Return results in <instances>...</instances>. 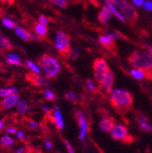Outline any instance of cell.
<instances>
[{
    "label": "cell",
    "mask_w": 152,
    "mask_h": 153,
    "mask_svg": "<svg viewBox=\"0 0 152 153\" xmlns=\"http://www.w3.org/2000/svg\"><path fill=\"white\" fill-rule=\"evenodd\" d=\"M27 124L32 128H39V125H37V123L35 122V121H33V120H28L27 121Z\"/></svg>",
    "instance_id": "39"
},
{
    "label": "cell",
    "mask_w": 152,
    "mask_h": 153,
    "mask_svg": "<svg viewBox=\"0 0 152 153\" xmlns=\"http://www.w3.org/2000/svg\"><path fill=\"white\" fill-rule=\"evenodd\" d=\"M29 107L25 100H19L18 103L16 104V111L19 115H24L27 112Z\"/></svg>",
    "instance_id": "20"
},
{
    "label": "cell",
    "mask_w": 152,
    "mask_h": 153,
    "mask_svg": "<svg viewBox=\"0 0 152 153\" xmlns=\"http://www.w3.org/2000/svg\"><path fill=\"white\" fill-rule=\"evenodd\" d=\"M33 29L35 31V33L39 36L40 37H45L47 36V33H48V29L47 27V26L39 23V22H36L34 24V27H33Z\"/></svg>",
    "instance_id": "18"
},
{
    "label": "cell",
    "mask_w": 152,
    "mask_h": 153,
    "mask_svg": "<svg viewBox=\"0 0 152 153\" xmlns=\"http://www.w3.org/2000/svg\"><path fill=\"white\" fill-rule=\"evenodd\" d=\"M39 23H41V24H43L45 26H47L48 25V19L45 16H43V15L42 16H39Z\"/></svg>",
    "instance_id": "36"
},
{
    "label": "cell",
    "mask_w": 152,
    "mask_h": 153,
    "mask_svg": "<svg viewBox=\"0 0 152 153\" xmlns=\"http://www.w3.org/2000/svg\"><path fill=\"white\" fill-rule=\"evenodd\" d=\"M109 1L114 5V6H116L118 7L119 9L127 4V0H109Z\"/></svg>",
    "instance_id": "31"
},
{
    "label": "cell",
    "mask_w": 152,
    "mask_h": 153,
    "mask_svg": "<svg viewBox=\"0 0 152 153\" xmlns=\"http://www.w3.org/2000/svg\"><path fill=\"white\" fill-rule=\"evenodd\" d=\"M79 55H80V49L75 48H70V50H69V52L67 53V56L71 59H77L78 57L79 56Z\"/></svg>",
    "instance_id": "25"
},
{
    "label": "cell",
    "mask_w": 152,
    "mask_h": 153,
    "mask_svg": "<svg viewBox=\"0 0 152 153\" xmlns=\"http://www.w3.org/2000/svg\"><path fill=\"white\" fill-rule=\"evenodd\" d=\"M7 132L8 133V134H13V135H14V134H16V128H13V127H8V128H7Z\"/></svg>",
    "instance_id": "40"
},
{
    "label": "cell",
    "mask_w": 152,
    "mask_h": 153,
    "mask_svg": "<svg viewBox=\"0 0 152 153\" xmlns=\"http://www.w3.org/2000/svg\"><path fill=\"white\" fill-rule=\"evenodd\" d=\"M45 145H46V148H47V149H52V143H51L50 141H48V140H46V141H45Z\"/></svg>",
    "instance_id": "45"
},
{
    "label": "cell",
    "mask_w": 152,
    "mask_h": 153,
    "mask_svg": "<svg viewBox=\"0 0 152 153\" xmlns=\"http://www.w3.org/2000/svg\"><path fill=\"white\" fill-rule=\"evenodd\" d=\"M65 99L69 101V102H72V103H75L76 101L78 100V98H77V95H76V93L74 91H68L67 93H65L64 95Z\"/></svg>",
    "instance_id": "27"
},
{
    "label": "cell",
    "mask_w": 152,
    "mask_h": 153,
    "mask_svg": "<svg viewBox=\"0 0 152 153\" xmlns=\"http://www.w3.org/2000/svg\"><path fill=\"white\" fill-rule=\"evenodd\" d=\"M16 135L19 140H24L25 139V133L22 130H17L16 133Z\"/></svg>",
    "instance_id": "37"
},
{
    "label": "cell",
    "mask_w": 152,
    "mask_h": 153,
    "mask_svg": "<svg viewBox=\"0 0 152 153\" xmlns=\"http://www.w3.org/2000/svg\"><path fill=\"white\" fill-rule=\"evenodd\" d=\"M19 95L18 93H14V94H11L7 97L4 98V100L1 101V104H0V107H1L2 109L4 110H8L10 108H12L13 107H15L18 101H19Z\"/></svg>",
    "instance_id": "9"
},
{
    "label": "cell",
    "mask_w": 152,
    "mask_h": 153,
    "mask_svg": "<svg viewBox=\"0 0 152 153\" xmlns=\"http://www.w3.org/2000/svg\"><path fill=\"white\" fill-rule=\"evenodd\" d=\"M138 122L140 129L144 131H152V126L149 124L148 119L145 116H139L138 118Z\"/></svg>",
    "instance_id": "19"
},
{
    "label": "cell",
    "mask_w": 152,
    "mask_h": 153,
    "mask_svg": "<svg viewBox=\"0 0 152 153\" xmlns=\"http://www.w3.org/2000/svg\"><path fill=\"white\" fill-rule=\"evenodd\" d=\"M55 47L61 55H67L70 50V38L69 36L62 32H56V36L55 40Z\"/></svg>",
    "instance_id": "5"
},
{
    "label": "cell",
    "mask_w": 152,
    "mask_h": 153,
    "mask_svg": "<svg viewBox=\"0 0 152 153\" xmlns=\"http://www.w3.org/2000/svg\"><path fill=\"white\" fill-rule=\"evenodd\" d=\"M6 126V120H0V131H1L2 129H4Z\"/></svg>",
    "instance_id": "43"
},
{
    "label": "cell",
    "mask_w": 152,
    "mask_h": 153,
    "mask_svg": "<svg viewBox=\"0 0 152 153\" xmlns=\"http://www.w3.org/2000/svg\"><path fill=\"white\" fill-rule=\"evenodd\" d=\"M115 125V121L112 118H105L99 121V128L104 132H110Z\"/></svg>",
    "instance_id": "17"
},
{
    "label": "cell",
    "mask_w": 152,
    "mask_h": 153,
    "mask_svg": "<svg viewBox=\"0 0 152 153\" xmlns=\"http://www.w3.org/2000/svg\"><path fill=\"white\" fill-rule=\"evenodd\" d=\"M120 12L124 16L126 20H128L131 25H135L136 22L138 21L139 14H138L136 8L133 6L129 5L128 3H127L120 8Z\"/></svg>",
    "instance_id": "7"
},
{
    "label": "cell",
    "mask_w": 152,
    "mask_h": 153,
    "mask_svg": "<svg viewBox=\"0 0 152 153\" xmlns=\"http://www.w3.org/2000/svg\"><path fill=\"white\" fill-rule=\"evenodd\" d=\"M0 47L4 49H7V50H10L13 48V46H12L11 42L9 41V39L5 37L2 34H0Z\"/></svg>",
    "instance_id": "21"
},
{
    "label": "cell",
    "mask_w": 152,
    "mask_h": 153,
    "mask_svg": "<svg viewBox=\"0 0 152 153\" xmlns=\"http://www.w3.org/2000/svg\"><path fill=\"white\" fill-rule=\"evenodd\" d=\"M130 75L134 78L135 79H145V73L140 70V69H137V68H134V69H131L130 70Z\"/></svg>",
    "instance_id": "23"
},
{
    "label": "cell",
    "mask_w": 152,
    "mask_h": 153,
    "mask_svg": "<svg viewBox=\"0 0 152 153\" xmlns=\"http://www.w3.org/2000/svg\"><path fill=\"white\" fill-rule=\"evenodd\" d=\"M110 135L112 139L116 140H121L125 143H131L133 141L132 137L128 135V132L126 127L123 125L116 124L114 125L113 128L110 131Z\"/></svg>",
    "instance_id": "6"
},
{
    "label": "cell",
    "mask_w": 152,
    "mask_h": 153,
    "mask_svg": "<svg viewBox=\"0 0 152 153\" xmlns=\"http://www.w3.org/2000/svg\"><path fill=\"white\" fill-rule=\"evenodd\" d=\"M114 80H115V74L112 70H108L105 76V78L101 83V87L104 90L105 93L107 94H110L111 90H112V87H113V84H114Z\"/></svg>",
    "instance_id": "12"
},
{
    "label": "cell",
    "mask_w": 152,
    "mask_h": 153,
    "mask_svg": "<svg viewBox=\"0 0 152 153\" xmlns=\"http://www.w3.org/2000/svg\"><path fill=\"white\" fill-rule=\"evenodd\" d=\"M44 96H45L46 100H49V101H54L56 99L55 93L53 91H51L50 89H45L44 90Z\"/></svg>",
    "instance_id": "28"
},
{
    "label": "cell",
    "mask_w": 152,
    "mask_h": 153,
    "mask_svg": "<svg viewBox=\"0 0 152 153\" xmlns=\"http://www.w3.org/2000/svg\"><path fill=\"white\" fill-rule=\"evenodd\" d=\"M111 16H112V14H111L110 10L108 8L107 6H105V7H103L101 8V10H100L99 13V16H98L99 21L102 25L107 26V25H108V23H109V21H110Z\"/></svg>",
    "instance_id": "14"
},
{
    "label": "cell",
    "mask_w": 152,
    "mask_h": 153,
    "mask_svg": "<svg viewBox=\"0 0 152 153\" xmlns=\"http://www.w3.org/2000/svg\"><path fill=\"white\" fill-rule=\"evenodd\" d=\"M50 1L61 8H66L68 4V0H50Z\"/></svg>",
    "instance_id": "30"
},
{
    "label": "cell",
    "mask_w": 152,
    "mask_h": 153,
    "mask_svg": "<svg viewBox=\"0 0 152 153\" xmlns=\"http://www.w3.org/2000/svg\"><path fill=\"white\" fill-rule=\"evenodd\" d=\"M132 1H133V4H134L135 6L141 7V6H143L145 0H132Z\"/></svg>",
    "instance_id": "38"
},
{
    "label": "cell",
    "mask_w": 152,
    "mask_h": 153,
    "mask_svg": "<svg viewBox=\"0 0 152 153\" xmlns=\"http://www.w3.org/2000/svg\"><path fill=\"white\" fill-rule=\"evenodd\" d=\"M143 7L148 11H152V1H150V0H147V1H145L143 4Z\"/></svg>",
    "instance_id": "35"
},
{
    "label": "cell",
    "mask_w": 152,
    "mask_h": 153,
    "mask_svg": "<svg viewBox=\"0 0 152 153\" xmlns=\"http://www.w3.org/2000/svg\"><path fill=\"white\" fill-rule=\"evenodd\" d=\"M2 23H3V25L6 27H7V28H10V29H12V28H15L16 27V24H15V22L14 21H12L11 19H9V18H2Z\"/></svg>",
    "instance_id": "29"
},
{
    "label": "cell",
    "mask_w": 152,
    "mask_h": 153,
    "mask_svg": "<svg viewBox=\"0 0 152 153\" xmlns=\"http://www.w3.org/2000/svg\"><path fill=\"white\" fill-rule=\"evenodd\" d=\"M7 64H10V65H13V66H21V65H22L21 60L9 59V57H8V59H7Z\"/></svg>",
    "instance_id": "32"
},
{
    "label": "cell",
    "mask_w": 152,
    "mask_h": 153,
    "mask_svg": "<svg viewBox=\"0 0 152 153\" xmlns=\"http://www.w3.org/2000/svg\"><path fill=\"white\" fill-rule=\"evenodd\" d=\"M114 39H115V38L113 36H111L108 34H104L99 36V41L101 44V46L104 47L106 49H108V51L114 52L117 50V46H116V43Z\"/></svg>",
    "instance_id": "10"
},
{
    "label": "cell",
    "mask_w": 152,
    "mask_h": 153,
    "mask_svg": "<svg viewBox=\"0 0 152 153\" xmlns=\"http://www.w3.org/2000/svg\"><path fill=\"white\" fill-rule=\"evenodd\" d=\"M27 79L32 83L34 86L36 87H39V88H45L48 85V81L46 78L44 76H40V75H37L35 73H29L27 75Z\"/></svg>",
    "instance_id": "11"
},
{
    "label": "cell",
    "mask_w": 152,
    "mask_h": 153,
    "mask_svg": "<svg viewBox=\"0 0 152 153\" xmlns=\"http://www.w3.org/2000/svg\"><path fill=\"white\" fill-rule=\"evenodd\" d=\"M110 103L116 109L126 112L132 107L133 98L128 91L116 88L110 92Z\"/></svg>",
    "instance_id": "2"
},
{
    "label": "cell",
    "mask_w": 152,
    "mask_h": 153,
    "mask_svg": "<svg viewBox=\"0 0 152 153\" xmlns=\"http://www.w3.org/2000/svg\"><path fill=\"white\" fill-rule=\"evenodd\" d=\"M26 64H27V67L28 68H30L31 71H32L33 73L37 74V75H40L41 70H40L39 67L37 66L36 64H35L34 62H32V61H30V60H27V61L26 62Z\"/></svg>",
    "instance_id": "24"
},
{
    "label": "cell",
    "mask_w": 152,
    "mask_h": 153,
    "mask_svg": "<svg viewBox=\"0 0 152 153\" xmlns=\"http://www.w3.org/2000/svg\"><path fill=\"white\" fill-rule=\"evenodd\" d=\"M42 109L47 114V115H49V114H51V109L47 107V106H43L42 107Z\"/></svg>",
    "instance_id": "44"
},
{
    "label": "cell",
    "mask_w": 152,
    "mask_h": 153,
    "mask_svg": "<svg viewBox=\"0 0 152 153\" xmlns=\"http://www.w3.org/2000/svg\"><path fill=\"white\" fill-rule=\"evenodd\" d=\"M75 116L76 119L78 120L79 128H80V132H79V139L81 141H84L86 139V135H87V132L88 130V123L87 120L85 117V115L82 111H76L75 113Z\"/></svg>",
    "instance_id": "8"
},
{
    "label": "cell",
    "mask_w": 152,
    "mask_h": 153,
    "mask_svg": "<svg viewBox=\"0 0 152 153\" xmlns=\"http://www.w3.org/2000/svg\"><path fill=\"white\" fill-rule=\"evenodd\" d=\"M53 121L56 127V128L59 130H63L65 128V124H64V120L62 118V114L61 111L59 108V106H55L54 107V110H53Z\"/></svg>",
    "instance_id": "13"
},
{
    "label": "cell",
    "mask_w": 152,
    "mask_h": 153,
    "mask_svg": "<svg viewBox=\"0 0 152 153\" xmlns=\"http://www.w3.org/2000/svg\"><path fill=\"white\" fill-rule=\"evenodd\" d=\"M8 57H9V59L20 60V56H17V55H16V54H9V55H8Z\"/></svg>",
    "instance_id": "41"
},
{
    "label": "cell",
    "mask_w": 152,
    "mask_h": 153,
    "mask_svg": "<svg viewBox=\"0 0 152 153\" xmlns=\"http://www.w3.org/2000/svg\"><path fill=\"white\" fill-rule=\"evenodd\" d=\"M105 3H106V6L108 7V8L110 10L111 14H113L117 18H119L121 22H124V23L126 22V19H125L124 16L121 14L120 10H119V9L117 8L116 6H114V5L109 1V0H105Z\"/></svg>",
    "instance_id": "16"
},
{
    "label": "cell",
    "mask_w": 152,
    "mask_h": 153,
    "mask_svg": "<svg viewBox=\"0 0 152 153\" xmlns=\"http://www.w3.org/2000/svg\"><path fill=\"white\" fill-rule=\"evenodd\" d=\"M14 93H17V89L13 87L0 88V98H6L7 96L14 94Z\"/></svg>",
    "instance_id": "22"
},
{
    "label": "cell",
    "mask_w": 152,
    "mask_h": 153,
    "mask_svg": "<svg viewBox=\"0 0 152 153\" xmlns=\"http://www.w3.org/2000/svg\"><path fill=\"white\" fill-rule=\"evenodd\" d=\"M109 70L108 64L104 59H97L93 62V71H94V76L96 79L97 82L101 85L107 72Z\"/></svg>",
    "instance_id": "4"
},
{
    "label": "cell",
    "mask_w": 152,
    "mask_h": 153,
    "mask_svg": "<svg viewBox=\"0 0 152 153\" xmlns=\"http://www.w3.org/2000/svg\"><path fill=\"white\" fill-rule=\"evenodd\" d=\"M15 31H16V34L19 36L20 38H22L23 40L25 41H28V40H36V37L29 31L24 29L23 27H20L18 26H16L15 27Z\"/></svg>",
    "instance_id": "15"
},
{
    "label": "cell",
    "mask_w": 152,
    "mask_h": 153,
    "mask_svg": "<svg viewBox=\"0 0 152 153\" xmlns=\"http://www.w3.org/2000/svg\"><path fill=\"white\" fill-rule=\"evenodd\" d=\"M39 67H40L47 79H54L60 72L61 66L55 57L50 55L44 54L39 59Z\"/></svg>",
    "instance_id": "3"
},
{
    "label": "cell",
    "mask_w": 152,
    "mask_h": 153,
    "mask_svg": "<svg viewBox=\"0 0 152 153\" xmlns=\"http://www.w3.org/2000/svg\"><path fill=\"white\" fill-rule=\"evenodd\" d=\"M145 48L148 50V53L152 56V47L150 45H148V44H145Z\"/></svg>",
    "instance_id": "42"
},
{
    "label": "cell",
    "mask_w": 152,
    "mask_h": 153,
    "mask_svg": "<svg viewBox=\"0 0 152 153\" xmlns=\"http://www.w3.org/2000/svg\"><path fill=\"white\" fill-rule=\"evenodd\" d=\"M14 144V140L7 136V135H4L2 138H1V145L3 147H10Z\"/></svg>",
    "instance_id": "26"
},
{
    "label": "cell",
    "mask_w": 152,
    "mask_h": 153,
    "mask_svg": "<svg viewBox=\"0 0 152 153\" xmlns=\"http://www.w3.org/2000/svg\"><path fill=\"white\" fill-rule=\"evenodd\" d=\"M87 88H88V89L90 90V91H92V92H95L96 91V86H95V84L92 82V80L91 79H87Z\"/></svg>",
    "instance_id": "34"
},
{
    "label": "cell",
    "mask_w": 152,
    "mask_h": 153,
    "mask_svg": "<svg viewBox=\"0 0 152 153\" xmlns=\"http://www.w3.org/2000/svg\"><path fill=\"white\" fill-rule=\"evenodd\" d=\"M64 144H65V146H66L67 150V152H68V153H76L75 149H73V146H72V145H71L67 140H64Z\"/></svg>",
    "instance_id": "33"
},
{
    "label": "cell",
    "mask_w": 152,
    "mask_h": 153,
    "mask_svg": "<svg viewBox=\"0 0 152 153\" xmlns=\"http://www.w3.org/2000/svg\"><path fill=\"white\" fill-rule=\"evenodd\" d=\"M128 63L145 73V79L152 80V56L145 51L136 50L128 56Z\"/></svg>",
    "instance_id": "1"
},
{
    "label": "cell",
    "mask_w": 152,
    "mask_h": 153,
    "mask_svg": "<svg viewBox=\"0 0 152 153\" xmlns=\"http://www.w3.org/2000/svg\"><path fill=\"white\" fill-rule=\"evenodd\" d=\"M24 150H25V149L24 148H18L16 151H15V153H24Z\"/></svg>",
    "instance_id": "46"
}]
</instances>
